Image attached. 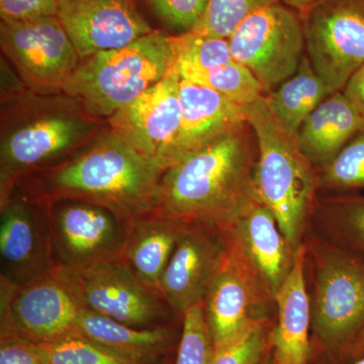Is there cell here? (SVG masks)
Here are the masks:
<instances>
[{
    "mask_svg": "<svg viewBox=\"0 0 364 364\" xmlns=\"http://www.w3.org/2000/svg\"><path fill=\"white\" fill-rule=\"evenodd\" d=\"M280 0H208L205 14L193 32L228 39L251 14Z\"/></svg>",
    "mask_w": 364,
    "mask_h": 364,
    "instance_id": "obj_27",
    "label": "cell"
},
{
    "mask_svg": "<svg viewBox=\"0 0 364 364\" xmlns=\"http://www.w3.org/2000/svg\"><path fill=\"white\" fill-rule=\"evenodd\" d=\"M179 100L181 124L174 149L173 166L248 123L245 107L193 81L181 79Z\"/></svg>",
    "mask_w": 364,
    "mask_h": 364,
    "instance_id": "obj_19",
    "label": "cell"
},
{
    "mask_svg": "<svg viewBox=\"0 0 364 364\" xmlns=\"http://www.w3.org/2000/svg\"><path fill=\"white\" fill-rule=\"evenodd\" d=\"M282 4L299 14H305L325 0H282Z\"/></svg>",
    "mask_w": 364,
    "mask_h": 364,
    "instance_id": "obj_38",
    "label": "cell"
},
{
    "mask_svg": "<svg viewBox=\"0 0 364 364\" xmlns=\"http://www.w3.org/2000/svg\"><path fill=\"white\" fill-rule=\"evenodd\" d=\"M258 146L248 123L165 170L155 213L228 230L256 203Z\"/></svg>",
    "mask_w": 364,
    "mask_h": 364,
    "instance_id": "obj_1",
    "label": "cell"
},
{
    "mask_svg": "<svg viewBox=\"0 0 364 364\" xmlns=\"http://www.w3.org/2000/svg\"><path fill=\"white\" fill-rule=\"evenodd\" d=\"M181 79L176 63L159 82L109 117L112 133L165 170L173 166L181 130Z\"/></svg>",
    "mask_w": 364,
    "mask_h": 364,
    "instance_id": "obj_14",
    "label": "cell"
},
{
    "mask_svg": "<svg viewBox=\"0 0 364 364\" xmlns=\"http://www.w3.org/2000/svg\"><path fill=\"white\" fill-rule=\"evenodd\" d=\"M351 364H364V358L358 359V360L354 361Z\"/></svg>",
    "mask_w": 364,
    "mask_h": 364,
    "instance_id": "obj_40",
    "label": "cell"
},
{
    "mask_svg": "<svg viewBox=\"0 0 364 364\" xmlns=\"http://www.w3.org/2000/svg\"><path fill=\"white\" fill-rule=\"evenodd\" d=\"M336 203V222L349 251L364 260V196H347Z\"/></svg>",
    "mask_w": 364,
    "mask_h": 364,
    "instance_id": "obj_32",
    "label": "cell"
},
{
    "mask_svg": "<svg viewBox=\"0 0 364 364\" xmlns=\"http://www.w3.org/2000/svg\"><path fill=\"white\" fill-rule=\"evenodd\" d=\"M23 97V95H21ZM18 97L11 117L2 114L0 200L41 169L73 152L95 130L93 117L68 95Z\"/></svg>",
    "mask_w": 364,
    "mask_h": 364,
    "instance_id": "obj_3",
    "label": "cell"
},
{
    "mask_svg": "<svg viewBox=\"0 0 364 364\" xmlns=\"http://www.w3.org/2000/svg\"><path fill=\"white\" fill-rule=\"evenodd\" d=\"M181 227L182 223L157 213L129 221L128 233L119 261L143 284L160 296L163 273L176 248Z\"/></svg>",
    "mask_w": 364,
    "mask_h": 364,
    "instance_id": "obj_21",
    "label": "cell"
},
{
    "mask_svg": "<svg viewBox=\"0 0 364 364\" xmlns=\"http://www.w3.org/2000/svg\"><path fill=\"white\" fill-rule=\"evenodd\" d=\"M57 16L81 59L153 32L131 0H59Z\"/></svg>",
    "mask_w": 364,
    "mask_h": 364,
    "instance_id": "obj_17",
    "label": "cell"
},
{
    "mask_svg": "<svg viewBox=\"0 0 364 364\" xmlns=\"http://www.w3.org/2000/svg\"><path fill=\"white\" fill-rule=\"evenodd\" d=\"M364 329V260L331 249L318 258L312 332L321 348L342 358Z\"/></svg>",
    "mask_w": 364,
    "mask_h": 364,
    "instance_id": "obj_6",
    "label": "cell"
},
{
    "mask_svg": "<svg viewBox=\"0 0 364 364\" xmlns=\"http://www.w3.org/2000/svg\"><path fill=\"white\" fill-rule=\"evenodd\" d=\"M171 37L153 31L132 44L81 59L64 88L95 117H112L176 65Z\"/></svg>",
    "mask_w": 364,
    "mask_h": 364,
    "instance_id": "obj_5",
    "label": "cell"
},
{
    "mask_svg": "<svg viewBox=\"0 0 364 364\" xmlns=\"http://www.w3.org/2000/svg\"><path fill=\"white\" fill-rule=\"evenodd\" d=\"M59 0H0L1 21L18 23L58 16Z\"/></svg>",
    "mask_w": 364,
    "mask_h": 364,
    "instance_id": "obj_35",
    "label": "cell"
},
{
    "mask_svg": "<svg viewBox=\"0 0 364 364\" xmlns=\"http://www.w3.org/2000/svg\"><path fill=\"white\" fill-rule=\"evenodd\" d=\"M269 322H254L224 346L215 348L210 364H259L268 350Z\"/></svg>",
    "mask_w": 364,
    "mask_h": 364,
    "instance_id": "obj_30",
    "label": "cell"
},
{
    "mask_svg": "<svg viewBox=\"0 0 364 364\" xmlns=\"http://www.w3.org/2000/svg\"><path fill=\"white\" fill-rule=\"evenodd\" d=\"M306 54L333 91L364 66V0H325L304 14Z\"/></svg>",
    "mask_w": 364,
    "mask_h": 364,
    "instance_id": "obj_12",
    "label": "cell"
},
{
    "mask_svg": "<svg viewBox=\"0 0 364 364\" xmlns=\"http://www.w3.org/2000/svg\"><path fill=\"white\" fill-rule=\"evenodd\" d=\"M245 112L257 140L256 184L261 203L296 250L301 245L320 176L299 148L296 136L275 121L264 98L246 107Z\"/></svg>",
    "mask_w": 364,
    "mask_h": 364,
    "instance_id": "obj_4",
    "label": "cell"
},
{
    "mask_svg": "<svg viewBox=\"0 0 364 364\" xmlns=\"http://www.w3.org/2000/svg\"><path fill=\"white\" fill-rule=\"evenodd\" d=\"M155 14L167 26L191 32L200 21L208 0H147Z\"/></svg>",
    "mask_w": 364,
    "mask_h": 364,
    "instance_id": "obj_33",
    "label": "cell"
},
{
    "mask_svg": "<svg viewBox=\"0 0 364 364\" xmlns=\"http://www.w3.org/2000/svg\"><path fill=\"white\" fill-rule=\"evenodd\" d=\"M165 169L111 130L31 186L48 202L86 200L129 222L156 210Z\"/></svg>",
    "mask_w": 364,
    "mask_h": 364,
    "instance_id": "obj_2",
    "label": "cell"
},
{
    "mask_svg": "<svg viewBox=\"0 0 364 364\" xmlns=\"http://www.w3.org/2000/svg\"><path fill=\"white\" fill-rule=\"evenodd\" d=\"M0 364H52L46 344L6 335L0 341Z\"/></svg>",
    "mask_w": 364,
    "mask_h": 364,
    "instance_id": "obj_34",
    "label": "cell"
},
{
    "mask_svg": "<svg viewBox=\"0 0 364 364\" xmlns=\"http://www.w3.org/2000/svg\"><path fill=\"white\" fill-rule=\"evenodd\" d=\"M363 130V117L343 91H336L304 122L296 140L314 165L324 167Z\"/></svg>",
    "mask_w": 364,
    "mask_h": 364,
    "instance_id": "obj_23",
    "label": "cell"
},
{
    "mask_svg": "<svg viewBox=\"0 0 364 364\" xmlns=\"http://www.w3.org/2000/svg\"><path fill=\"white\" fill-rule=\"evenodd\" d=\"M228 40L234 61L252 72L265 95L293 76L306 55L303 20L280 2L249 16Z\"/></svg>",
    "mask_w": 364,
    "mask_h": 364,
    "instance_id": "obj_7",
    "label": "cell"
},
{
    "mask_svg": "<svg viewBox=\"0 0 364 364\" xmlns=\"http://www.w3.org/2000/svg\"><path fill=\"white\" fill-rule=\"evenodd\" d=\"M46 346L52 364H138L107 350L78 333Z\"/></svg>",
    "mask_w": 364,
    "mask_h": 364,
    "instance_id": "obj_31",
    "label": "cell"
},
{
    "mask_svg": "<svg viewBox=\"0 0 364 364\" xmlns=\"http://www.w3.org/2000/svg\"><path fill=\"white\" fill-rule=\"evenodd\" d=\"M48 203L53 270L85 269L121 258L129 222L86 200L65 198Z\"/></svg>",
    "mask_w": 364,
    "mask_h": 364,
    "instance_id": "obj_11",
    "label": "cell"
},
{
    "mask_svg": "<svg viewBox=\"0 0 364 364\" xmlns=\"http://www.w3.org/2000/svg\"><path fill=\"white\" fill-rule=\"evenodd\" d=\"M80 308L136 328L165 325L173 312L159 294L143 284L121 261L80 270L54 269Z\"/></svg>",
    "mask_w": 364,
    "mask_h": 364,
    "instance_id": "obj_8",
    "label": "cell"
},
{
    "mask_svg": "<svg viewBox=\"0 0 364 364\" xmlns=\"http://www.w3.org/2000/svg\"><path fill=\"white\" fill-rule=\"evenodd\" d=\"M334 92L314 70L306 54L296 73L263 98L277 124L296 136L316 107Z\"/></svg>",
    "mask_w": 364,
    "mask_h": 364,
    "instance_id": "obj_24",
    "label": "cell"
},
{
    "mask_svg": "<svg viewBox=\"0 0 364 364\" xmlns=\"http://www.w3.org/2000/svg\"><path fill=\"white\" fill-rule=\"evenodd\" d=\"M179 68H210L234 61L229 40L191 31L171 37Z\"/></svg>",
    "mask_w": 364,
    "mask_h": 364,
    "instance_id": "obj_26",
    "label": "cell"
},
{
    "mask_svg": "<svg viewBox=\"0 0 364 364\" xmlns=\"http://www.w3.org/2000/svg\"><path fill=\"white\" fill-rule=\"evenodd\" d=\"M0 286L1 336L18 335L48 344L77 333L80 306L56 275L20 286L1 282Z\"/></svg>",
    "mask_w": 364,
    "mask_h": 364,
    "instance_id": "obj_13",
    "label": "cell"
},
{
    "mask_svg": "<svg viewBox=\"0 0 364 364\" xmlns=\"http://www.w3.org/2000/svg\"><path fill=\"white\" fill-rule=\"evenodd\" d=\"M226 238V259L203 299L215 348L224 346L252 323L268 321V308L275 305L227 233Z\"/></svg>",
    "mask_w": 364,
    "mask_h": 364,
    "instance_id": "obj_15",
    "label": "cell"
},
{
    "mask_svg": "<svg viewBox=\"0 0 364 364\" xmlns=\"http://www.w3.org/2000/svg\"><path fill=\"white\" fill-rule=\"evenodd\" d=\"M306 248L296 252L294 267L275 296L277 324L268 345L275 364H308L311 355L312 305L305 277Z\"/></svg>",
    "mask_w": 364,
    "mask_h": 364,
    "instance_id": "obj_20",
    "label": "cell"
},
{
    "mask_svg": "<svg viewBox=\"0 0 364 364\" xmlns=\"http://www.w3.org/2000/svg\"><path fill=\"white\" fill-rule=\"evenodd\" d=\"M342 91L364 119V66L352 76Z\"/></svg>",
    "mask_w": 364,
    "mask_h": 364,
    "instance_id": "obj_36",
    "label": "cell"
},
{
    "mask_svg": "<svg viewBox=\"0 0 364 364\" xmlns=\"http://www.w3.org/2000/svg\"><path fill=\"white\" fill-rule=\"evenodd\" d=\"M321 183L338 191L364 189V130L323 167Z\"/></svg>",
    "mask_w": 364,
    "mask_h": 364,
    "instance_id": "obj_29",
    "label": "cell"
},
{
    "mask_svg": "<svg viewBox=\"0 0 364 364\" xmlns=\"http://www.w3.org/2000/svg\"><path fill=\"white\" fill-rule=\"evenodd\" d=\"M177 68L181 78L217 91L242 107L255 104L265 95L252 72L236 61L210 68Z\"/></svg>",
    "mask_w": 364,
    "mask_h": 364,
    "instance_id": "obj_25",
    "label": "cell"
},
{
    "mask_svg": "<svg viewBox=\"0 0 364 364\" xmlns=\"http://www.w3.org/2000/svg\"><path fill=\"white\" fill-rule=\"evenodd\" d=\"M215 351L202 301L182 314V333L174 364H210Z\"/></svg>",
    "mask_w": 364,
    "mask_h": 364,
    "instance_id": "obj_28",
    "label": "cell"
},
{
    "mask_svg": "<svg viewBox=\"0 0 364 364\" xmlns=\"http://www.w3.org/2000/svg\"><path fill=\"white\" fill-rule=\"evenodd\" d=\"M226 233L275 303L294 267L298 249L287 241L274 215L262 203H256Z\"/></svg>",
    "mask_w": 364,
    "mask_h": 364,
    "instance_id": "obj_18",
    "label": "cell"
},
{
    "mask_svg": "<svg viewBox=\"0 0 364 364\" xmlns=\"http://www.w3.org/2000/svg\"><path fill=\"white\" fill-rule=\"evenodd\" d=\"M259 364H275L274 359L272 358V352L269 350V347H268V350L267 353H265L264 358H263L262 360L260 361Z\"/></svg>",
    "mask_w": 364,
    "mask_h": 364,
    "instance_id": "obj_39",
    "label": "cell"
},
{
    "mask_svg": "<svg viewBox=\"0 0 364 364\" xmlns=\"http://www.w3.org/2000/svg\"><path fill=\"white\" fill-rule=\"evenodd\" d=\"M76 330L86 339L138 364L157 363L176 340V331L168 326L133 327L83 308L79 310Z\"/></svg>",
    "mask_w": 364,
    "mask_h": 364,
    "instance_id": "obj_22",
    "label": "cell"
},
{
    "mask_svg": "<svg viewBox=\"0 0 364 364\" xmlns=\"http://www.w3.org/2000/svg\"><path fill=\"white\" fill-rule=\"evenodd\" d=\"M0 46L31 92L63 93L81 58L58 16L0 23Z\"/></svg>",
    "mask_w": 364,
    "mask_h": 364,
    "instance_id": "obj_10",
    "label": "cell"
},
{
    "mask_svg": "<svg viewBox=\"0 0 364 364\" xmlns=\"http://www.w3.org/2000/svg\"><path fill=\"white\" fill-rule=\"evenodd\" d=\"M1 282L13 286L52 273L49 203L23 182L0 200Z\"/></svg>",
    "mask_w": 364,
    "mask_h": 364,
    "instance_id": "obj_9",
    "label": "cell"
},
{
    "mask_svg": "<svg viewBox=\"0 0 364 364\" xmlns=\"http://www.w3.org/2000/svg\"><path fill=\"white\" fill-rule=\"evenodd\" d=\"M363 358H364V329L359 333L356 339L352 342L349 348L347 349L344 355L342 356V359H345V360L352 363L358 360V359Z\"/></svg>",
    "mask_w": 364,
    "mask_h": 364,
    "instance_id": "obj_37",
    "label": "cell"
},
{
    "mask_svg": "<svg viewBox=\"0 0 364 364\" xmlns=\"http://www.w3.org/2000/svg\"><path fill=\"white\" fill-rule=\"evenodd\" d=\"M228 251L225 230L182 224L160 294L173 312L183 314L202 303L224 264Z\"/></svg>",
    "mask_w": 364,
    "mask_h": 364,
    "instance_id": "obj_16",
    "label": "cell"
}]
</instances>
